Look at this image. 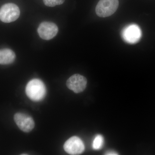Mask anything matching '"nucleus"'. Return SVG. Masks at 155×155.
I'll list each match as a JSON object with an SVG mask.
<instances>
[{
    "mask_svg": "<svg viewBox=\"0 0 155 155\" xmlns=\"http://www.w3.org/2000/svg\"><path fill=\"white\" fill-rule=\"evenodd\" d=\"M25 92L31 101H39L43 99L46 93V89L44 83L39 79L30 80L25 88Z\"/></svg>",
    "mask_w": 155,
    "mask_h": 155,
    "instance_id": "obj_1",
    "label": "nucleus"
},
{
    "mask_svg": "<svg viewBox=\"0 0 155 155\" xmlns=\"http://www.w3.org/2000/svg\"><path fill=\"white\" fill-rule=\"evenodd\" d=\"M87 80L84 76L74 74L67 80L66 84L68 88L75 93L83 91L86 87Z\"/></svg>",
    "mask_w": 155,
    "mask_h": 155,
    "instance_id": "obj_5",
    "label": "nucleus"
},
{
    "mask_svg": "<svg viewBox=\"0 0 155 155\" xmlns=\"http://www.w3.org/2000/svg\"><path fill=\"white\" fill-rule=\"evenodd\" d=\"M58 31V26L53 22H42L38 28V32L39 36L46 40H49L54 37Z\"/></svg>",
    "mask_w": 155,
    "mask_h": 155,
    "instance_id": "obj_6",
    "label": "nucleus"
},
{
    "mask_svg": "<svg viewBox=\"0 0 155 155\" xmlns=\"http://www.w3.org/2000/svg\"><path fill=\"white\" fill-rule=\"evenodd\" d=\"M142 36L141 31L136 25L127 26L122 32V36L125 41L130 44H135L139 41Z\"/></svg>",
    "mask_w": 155,
    "mask_h": 155,
    "instance_id": "obj_8",
    "label": "nucleus"
},
{
    "mask_svg": "<svg viewBox=\"0 0 155 155\" xmlns=\"http://www.w3.org/2000/svg\"><path fill=\"white\" fill-rule=\"evenodd\" d=\"M16 58L15 53L9 49L0 50V64L8 65L12 64Z\"/></svg>",
    "mask_w": 155,
    "mask_h": 155,
    "instance_id": "obj_9",
    "label": "nucleus"
},
{
    "mask_svg": "<svg viewBox=\"0 0 155 155\" xmlns=\"http://www.w3.org/2000/svg\"><path fill=\"white\" fill-rule=\"evenodd\" d=\"M65 2V0H43L44 3L46 6L53 7L57 5H62Z\"/></svg>",
    "mask_w": 155,
    "mask_h": 155,
    "instance_id": "obj_11",
    "label": "nucleus"
},
{
    "mask_svg": "<svg viewBox=\"0 0 155 155\" xmlns=\"http://www.w3.org/2000/svg\"><path fill=\"white\" fill-rule=\"evenodd\" d=\"M64 147L65 151L71 155L80 154L84 150L83 141L76 136L69 139L64 143Z\"/></svg>",
    "mask_w": 155,
    "mask_h": 155,
    "instance_id": "obj_4",
    "label": "nucleus"
},
{
    "mask_svg": "<svg viewBox=\"0 0 155 155\" xmlns=\"http://www.w3.org/2000/svg\"><path fill=\"white\" fill-rule=\"evenodd\" d=\"M104 144V138L102 136L98 134L95 137L92 143V147L95 150L101 149Z\"/></svg>",
    "mask_w": 155,
    "mask_h": 155,
    "instance_id": "obj_10",
    "label": "nucleus"
},
{
    "mask_svg": "<svg viewBox=\"0 0 155 155\" xmlns=\"http://www.w3.org/2000/svg\"><path fill=\"white\" fill-rule=\"evenodd\" d=\"M20 15L19 7L13 3L5 4L0 9V20L5 23L14 22Z\"/></svg>",
    "mask_w": 155,
    "mask_h": 155,
    "instance_id": "obj_3",
    "label": "nucleus"
},
{
    "mask_svg": "<svg viewBox=\"0 0 155 155\" xmlns=\"http://www.w3.org/2000/svg\"><path fill=\"white\" fill-rule=\"evenodd\" d=\"M14 120L19 129L23 132H30L35 127L33 119L26 114L17 113L14 115Z\"/></svg>",
    "mask_w": 155,
    "mask_h": 155,
    "instance_id": "obj_7",
    "label": "nucleus"
},
{
    "mask_svg": "<svg viewBox=\"0 0 155 155\" xmlns=\"http://www.w3.org/2000/svg\"><path fill=\"white\" fill-rule=\"evenodd\" d=\"M119 5V0H100L96 7V13L103 18L110 17L117 11Z\"/></svg>",
    "mask_w": 155,
    "mask_h": 155,
    "instance_id": "obj_2",
    "label": "nucleus"
},
{
    "mask_svg": "<svg viewBox=\"0 0 155 155\" xmlns=\"http://www.w3.org/2000/svg\"><path fill=\"white\" fill-rule=\"evenodd\" d=\"M106 155H118V153H117L115 152H112L110 151L108 152L107 153V154H106Z\"/></svg>",
    "mask_w": 155,
    "mask_h": 155,
    "instance_id": "obj_12",
    "label": "nucleus"
}]
</instances>
